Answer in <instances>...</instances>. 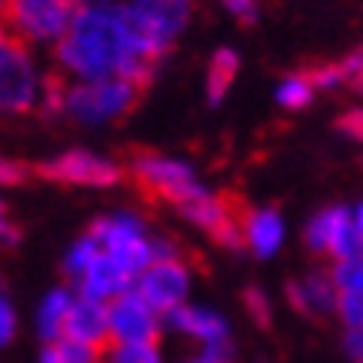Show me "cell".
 <instances>
[{
  "label": "cell",
  "instance_id": "cell-35",
  "mask_svg": "<svg viewBox=\"0 0 363 363\" xmlns=\"http://www.w3.org/2000/svg\"><path fill=\"white\" fill-rule=\"evenodd\" d=\"M7 37H11V33H7V27H4V21H0V44H4Z\"/></svg>",
  "mask_w": 363,
  "mask_h": 363
},
{
  "label": "cell",
  "instance_id": "cell-39",
  "mask_svg": "<svg viewBox=\"0 0 363 363\" xmlns=\"http://www.w3.org/2000/svg\"><path fill=\"white\" fill-rule=\"evenodd\" d=\"M190 363H197V360H190Z\"/></svg>",
  "mask_w": 363,
  "mask_h": 363
},
{
  "label": "cell",
  "instance_id": "cell-4",
  "mask_svg": "<svg viewBox=\"0 0 363 363\" xmlns=\"http://www.w3.org/2000/svg\"><path fill=\"white\" fill-rule=\"evenodd\" d=\"M77 0H11L0 17L7 33L30 50H54L77 17Z\"/></svg>",
  "mask_w": 363,
  "mask_h": 363
},
{
  "label": "cell",
  "instance_id": "cell-1",
  "mask_svg": "<svg viewBox=\"0 0 363 363\" xmlns=\"http://www.w3.org/2000/svg\"><path fill=\"white\" fill-rule=\"evenodd\" d=\"M170 47L157 40L130 0L80 4L77 17L54 47V67L64 80L133 77L143 87L154 80Z\"/></svg>",
  "mask_w": 363,
  "mask_h": 363
},
{
  "label": "cell",
  "instance_id": "cell-34",
  "mask_svg": "<svg viewBox=\"0 0 363 363\" xmlns=\"http://www.w3.org/2000/svg\"><path fill=\"white\" fill-rule=\"evenodd\" d=\"M353 223H357V230L363 237V203H357V210H353Z\"/></svg>",
  "mask_w": 363,
  "mask_h": 363
},
{
  "label": "cell",
  "instance_id": "cell-29",
  "mask_svg": "<svg viewBox=\"0 0 363 363\" xmlns=\"http://www.w3.org/2000/svg\"><path fill=\"white\" fill-rule=\"evenodd\" d=\"M337 127H340V133H347L350 140L363 143V107H350V111L337 121Z\"/></svg>",
  "mask_w": 363,
  "mask_h": 363
},
{
  "label": "cell",
  "instance_id": "cell-36",
  "mask_svg": "<svg viewBox=\"0 0 363 363\" xmlns=\"http://www.w3.org/2000/svg\"><path fill=\"white\" fill-rule=\"evenodd\" d=\"M7 7H11V0H0V17L7 13Z\"/></svg>",
  "mask_w": 363,
  "mask_h": 363
},
{
  "label": "cell",
  "instance_id": "cell-21",
  "mask_svg": "<svg viewBox=\"0 0 363 363\" xmlns=\"http://www.w3.org/2000/svg\"><path fill=\"white\" fill-rule=\"evenodd\" d=\"M107 363H164L157 343H111Z\"/></svg>",
  "mask_w": 363,
  "mask_h": 363
},
{
  "label": "cell",
  "instance_id": "cell-17",
  "mask_svg": "<svg viewBox=\"0 0 363 363\" xmlns=\"http://www.w3.org/2000/svg\"><path fill=\"white\" fill-rule=\"evenodd\" d=\"M350 220H353V210H347V207H323L317 217L307 223V247L313 253L330 257L333 243H337V237H340L343 227H347Z\"/></svg>",
  "mask_w": 363,
  "mask_h": 363
},
{
  "label": "cell",
  "instance_id": "cell-11",
  "mask_svg": "<svg viewBox=\"0 0 363 363\" xmlns=\"http://www.w3.org/2000/svg\"><path fill=\"white\" fill-rule=\"evenodd\" d=\"M64 337L94 343L100 350H107L111 347V307H107V300L87 297V294L74 297L70 313H67Z\"/></svg>",
  "mask_w": 363,
  "mask_h": 363
},
{
  "label": "cell",
  "instance_id": "cell-10",
  "mask_svg": "<svg viewBox=\"0 0 363 363\" xmlns=\"http://www.w3.org/2000/svg\"><path fill=\"white\" fill-rule=\"evenodd\" d=\"M130 7L140 13V21L150 27L157 40L174 50L180 33H187L197 13V0H130Z\"/></svg>",
  "mask_w": 363,
  "mask_h": 363
},
{
  "label": "cell",
  "instance_id": "cell-31",
  "mask_svg": "<svg viewBox=\"0 0 363 363\" xmlns=\"http://www.w3.org/2000/svg\"><path fill=\"white\" fill-rule=\"evenodd\" d=\"M17 240H21V230H17V223L7 217V207L0 203V247H13Z\"/></svg>",
  "mask_w": 363,
  "mask_h": 363
},
{
  "label": "cell",
  "instance_id": "cell-9",
  "mask_svg": "<svg viewBox=\"0 0 363 363\" xmlns=\"http://www.w3.org/2000/svg\"><path fill=\"white\" fill-rule=\"evenodd\" d=\"M111 343H157L164 330V313H157L140 290L130 286L127 294L113 297L111 303Z\"/></svg>",
  "mask_w": 363,
  "mask_h": 363
},
{
  "label": "cell",
  "instance_id": "cell-33",
  "mask_svg": "<svg viewBox=\"0 0 363 363\" xmlns=\"http://www.w3.org/2000/svg\"><path fill=\"white\" fill-rule=\"evenodd\" d=\"M40 363H67V360H64V353H60L57 343H47L44 353H40Z\"/></svg>",
  "mask_w": 363,
  "mask_h": 363
},
{
  "label": "cell",
  "instance_id": "cell-23",
  "mask_svg": "<svg viewBox=\"0 0 363 363\" xmlns=\"http://www.w3.org/2000/svg\"><path fill=\"white\" fill-rule=\"evenodd\" d=\"M243 307H247V313H250V320L260 327V330H270V300H267L264 290H257V286H247L243 290Z\"/></svg>",
  "mask_w": 363,
  "mask_h": 363
},
{
  "label": "cell",
  "instance_id": "cell-16",
  "mask_svg": "<svg viewBox=\"0 0 363 363\" xmlns=\"http://www.w3.org/2000/svg\"><path fill=\"white\" fill-rule=\"evenodd\" d=\"M237 74H240V54H237L233 47H217V50L210 54L207 77H203V94H207L210 107H220L223 97L230 94Z\"/></svg>",
  "mask_w": 363,
  "mask_h": 363
},
{
  "label": "cell",
  "instance_id": "cell-20",
  "mask_svg": "<svg viewBox=\"0 0 363 363\" xmlns=\"http://www.w3.org/2000/svg\"><path fill=\"white\" fill-rule=\"evenodd\" d=\"M100 253H104V247H100L97 237H94V233H84V237H80V240L70 247V253H67V260H64L67 277L80 280V277H84V270H87L94 260H97Z\"/></svg>",
  "mask_w": 363,
  "mask_h": 363
},
{
  "label": "cell",
  "instance_id": "cell-18",
  "mask_svg": "<svg viewBox=\"0 0 363 363\" xmlns=\"http://www.w3.org/2000/svg\"><path fill=\"white\" fill-rule=\"evenodd\" d=\"M70 303H74V297H70V290H64V286H57V290H50L44 297V303L37 310V333H40L47 343H57L64 337Z\"/></svg>",
  "mask_w": 363,
  "mask_h": 363
},
{
  "label": "cell",
  "instance_id": "cell-19",
  "mask_svg": "<svg viewBox=\"0 0 363 363\" xmlns=\"http://www.w3.org/2000/svg\"><path fill=\"white\" fill-rule=\"evenodd\" d=\"M320 90L313 87V80H310V70H294V74H286V77L277 80L274 87V100L284 107V111H303L313 104Z\"/></svg>",
  "mask_w": 363,
  "mask_h": 363
},
{
  "label": "cell",
  "instance_id": "cell-13",
  "mask_svg": "<svg viewBox=\"0 0 363 363\" xmlns=\"http://www.w3.org/2000/svg\"><path fill=\"white\" fill-rule=\"evenodd\" d=\"M284 217L274 207H247L243 213V237H247V250L253 257H274L284 243Z\"/></svg>",
  "mask_w": 363,
  "mask_h": 363
},
{
  "label": "cell",
  "instance_id": "cell-7",
  "mask_svg": "<svg viewBox=\"0 0 363 363\" xmlns=\"http://www.w3.org/2000/svg\"><path fill=\"white\" fill-rule=\"evenodd\" d=\"M37 174L50 184L64 187H113L123 180V167L111 157H100L94 150H64L37 164Z\"/></svg>",
  "mask_w": 363,
  "mask_h": 363
},
{
  "label": "cell",
  "instance_id": "cell-12",
  "mask_svg": "<svg viewBox=\"0 0 363 363\" xmlns=\"http://www.w3.org/2000/svg\"><path fill=\"white\" fill-rule=\"evenodd\" d=\"M286 300L303 317H327V313H337V307H340V290L333 284L330 270H313L310 277L294 280L286 286Z\"/></svg>",
  "mask_w": 363,
  "mask_h": 363
},
{
  "label": "cell",
  "instance_id": "cell-25",
  "mask_svg": "<svg viewBox=\"0 0 363 363\" xmlns=\"http://www.w3.org/2000/svg\"><path fill=\"white\" fill-rule=\"evenodd\" d=\"M337 313L347 330H363V294H340Z\"/></svg>",
  "mask_w": 363,
  "mask_h": 363
},
{
  "label": "cell",
  "instance_id": "cell-27",
  "mask_svg": "<svg viewBox=\"0 0 363 363\" xmlns=\"http://www.w3.org/2000/svg\"><path fill=\"white\" fill-rule=\"evenodd\" d=\"M197 363H237L233 343L227 340V337H223V340H213V343H203V347H200Z\"/></svg>",
  "mask_w": 363,
  "mask_h": 363
},
{
  "label": "cell",
  "instance_id": "cell-3",
  "mask_svg": "<svg viewBox=\"0 0 363 363\" xmlns=\"http://www.w3.org/2000/svg\"><path fill=\"white\" fill-rule=\"evenodd\" d=\"M130 180L147 194L150 200L170 203L174 210H180L187 200L203 194V184L197 180L194 167L187 160H177L167 154H154V150H137L123 167Z\"/></svg>",
  "mask_w": 363,
  "mask_h": 363
},
{
  "label": "cell",
  "instance_id": "cell-38",
  "mask_svg": "<svg viewBox=\"0 0 363 363\" xmlns=\"http://www.w3.org/2000/svg\"><path fill=\"white\" fill-rule=\"evenodd\" d=\"M77 4H97V0H77Z\"/></svg>",
  "mask_w": 363,
  "mask_h": 363
},
{
  "label": "cell",
  "instance_id": "cell-15",
  "mask_svg": "<svg viewBox=\"0 0 363 363\" xmlns=\"http://www.w3.org/2000/svg\"><path fill=\"white\" fill-rule=\"evenodd\" d=\"M164 327H174V330H180L184 337H190V340H200V343L223 340V337L230 333L227 320H223L217 310L187 307V303H180L177 310L164 313Z\"/></svg>",
  "mask_w": 363,
  "mask_h": 363
},
{
  "label": "cell",
  "instance_id": "cell-5",
  "mask_svg": "<svg viewBox=\"0 0 363 363\" xmlns=\"http://www.w3.org/2000/svg\"><path fill=\"white\" fill-rule=\"evenodd\" d=\"M44 87L47 74L37 67L33 50L7 37L0 44V113L21 117V113L40 111Z\"/></svg>",
  "mask_w": 363,
  "mask_h": 363
},
{
  "label": "cell",
  "instance_id": "cell-2",
  "mask_svg": "<svg viewBox=\"0 0 363 363\" xmlns=\"http://www.w3.org/2000/svg\"><path fill=\"white\" fill-rule=\"evenodd\" d=\"M143 84L133 77H100V80H67L64 117L84 127L123 121L140 104Z\"/></svg>",
  "mask_w": 363,
  "mask_h": 363
},
{
  "label": "cell",
  "instance_id": "cell-30",
  "mask_svg": "<svg viewBox=\"0 0 363 363\" xmlns=\"http://www.w3.org/2000/svg\"><path fill=\"white\" fill-rule=\"evenodd\" d=\"M13 330H17V317H13L11 300L0 294V347H7L13 340Z\"/></svg>",
  "mask_w": 363,
  "mask_h": 363
},
{
  "label": "cell",
  "instance_id": "cell-28",
  "mask_svg": "<svg viewBox=\"0 0 363 363\" xmlns=\"http://www.w3.org/2000/svg\"><path fill=\"white\" fill-rule=\"evenodd\" d=\"M27 177H30V167L0 154V187H17V184H23Z\"/></svg>",
  "mask_w": 363,
  "mask_h": 363
},
{
  "label": "cell",
  "instance_id": "cell-6",
  "mask_svg": "<svg viewBox=\"0 0 363 363\" xmlns=\"http://www.w3.org/2000/svg\"><path fill=\"white\" fill-rule=\"evenodd\" d=\"M90 233L100 240L104 253H111L113 260L127 270V274H140L157 260V247L147 237V227L137 213H111L94 220Z\"/></svg>",
  "mask_w": 363,
  "mask_h": 363
},
{
  "label": "cell",
  "instance_id": "cell-32",
  "mask_svg": "<svg viewBox=\"0 0 363 363\" xmlns=\"http://www.w3.org/2000/svg\"><path fill=\"white\" fill-rule=\"evenodd\" d=\"M343 347H347V353H350L353 363H363V330H347Z\"/></svg>",
  "mask_w": 363,
  "mask_h": 363
},
{
  "label": "cell",
  "instance_id": "cell-14",
  "mask_svg": "<svg viewBox=\"0 0 363 363\" xmlns=\"http://www.w3.org/2000/svg\"><path fill=\"white\" fill-rule=\"evenodd\" d=\"M133 280L137 277L127 274L117 260H113L111 253H100L97 260L84 270V277H80V294H87V297H97V300H107L111 303L113 297H121V294H127L133 286Z\"/></svg>",
  "mask_w": 363,
  "mask_h": 363
},
{
  "label": "cell",
  "instance_id": "cell-24",
  "mask_svg": "<svg viewBox=\"0 0 363 363\" xmlns=\"http://www.w3.org/2000/svg\"><path fill=\"white\" fill-rule=\"evenodd\" d=\"M310 80H313V87H317L320 94L347 87V80H343V70H340V64H337V60H327V64L310 67Z\"/></svg>",
  "mask_w": 363,
  "mask_h": 363
},
{
  "label": "cell",
  "instance_id": "cell-8",
  "mask_svg": "<svg viewBox=\"0 0 363 363\" xmlns=\"http://www.w3.org/2000/svg\"><path fill=\"white\" fill-rule=\"evenodd\" d=\"M133 286L140 290V297L157 310V313H170L177 310L190 294V267L184 264V257H157L154 264L140 270Z\"/></svg>",
  "mask_w": 363,
  "mask_h": 363
},
{
  "label": "cell",
  "instance_id": "cell-37",
  "mask_svg": "<svg viewBox=\"0 0 363 363\" xmlns=\"http://www.w3.org/2000/svg\"><path fill=\"white\" fill-rule=\"evenodd\" d=\"M353 90H360V94H363V77H360V80H357V87H353Z\"/></svg>",
  "mask_w": 363,
  "mask_h": 363
},
{
  "label": "cell",
  "instance_id": "cell-22",
  "mask_svg": "<svg viewBox=\"0 0 363 363\" xmlns=\"http://www.w3.org/2000/svg\"><path fill=\"white\" fill-rule=\"evenodd\" d=\"M57 347H60V353H64L67 363H100L104 357H107V350H100V347L84 343V340H70V337H60Z\"/></svg>",
  "mask_w": 363,
  "mask_h": 363
},
{
  "label": "cell",
  "instance_id": "cell-26",
  "mask_svg": "<svg viewBox=\"0 0 363 363\" xmlns=\"http://www.w3.org/2000/svg\"><path fill=\"white\" fill-rule=\"evenodd\" d=\"M233 21L240 23H257L260 21V0H217Z\"/></svg>",
  "mask_w": 363,
  "mask_h": 363
}]
</instances>
